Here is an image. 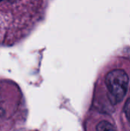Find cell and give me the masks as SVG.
Returning <instances> with one entry per match:
<instances>
[{"label": "cell", "mask_w": 130, "mask_h": 131, "mask_svg": "<svg viewBox=\"0 0 130 131\" xmlns=\"http://www.w3.org/2000/svg\"><path fill=\"white\" fill-rule=\"evenodd\" d=\"M105 83L111 102L117 104L122 101L129 86V77L126 72L123 69L113 70L107 74Z\"/></svg>", "instance_id": "6da1fadb"}, {"label": "cell", "mask_w": 130, "mask_h": 131, "mask_svg": "<svg viewBox=\"0 0 130 131\" xmlns=\"http://www.w3.org/2000/svg\"><path fill=\"white\" fill-rule=\"evenodd\" d=\"M97 130L99 131H106V130H114L115 127L108 121H101L100 123L98 124V125L97 126Z\"/></svg>", "instance_id": "7a4b0ae2"}, {"label": "cell", "mask_w": 130, "mask_h": 131, "mask_svg": "<svg viewBox=\"0 0 130 131\" xmlns=\"http://www.w3.org/2000/svg\"><path fill=\"white\" fill-rule=\"evenodd\" d=\"M123 111H124V113H125L126 118L128 119L129 122L130 123V97L126 101Z\"/></svg>", "instance_id": "3957f363"}, {"label": "cell", "mask_w": 130, "mask_h": 131, "mask_svg": "<svg viewBox=\"0 0 130 131\" xmlns=\"http://www.w3.org/2000/svg\"><path fill=\"white\" fill-rule=\"evenodd\" d=\"M1 1H2V0H0V2H1Z\"/></svg>", "instance_id": "277c9868"}]
</instances>
